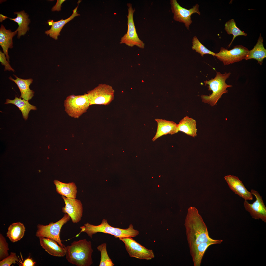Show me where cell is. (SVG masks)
Instances as JSON below:
<instances>
[{
	"mask_svg": "<svg viewBox=\"0 0 266 266\" xmlns=\"http://www.w3.org/2000/svg\"><path fill=\"white\" fill-rule=\"evenodd\" d=\"M25 231L24 224L18 222L12 223L8 227L7 237L14 243L20 240L23 236Z\"/></svg>",
	"mask_w": 266,
	"mask_h": 266,
	"instance_id": "obj_25",
	"label": "cell"
},
{
	"mask_svg": "<svg viewBox=\"0 0 266 266\" xmlns=\"http://www.w3.org/2000/svg\"><path fill=\"white\" fill-rule=\"evenodd\" d=\"M81 231L77 235L82 232L86 233L92 238L93 235L98 232L109 234L113 235L116 238L133 237H136L139 233V232L134 229L133 225L130 224L126 229L113 227L109 225L107 220L103 219L101 223L98 225H94L87 222L81 226Z\"/></svg>",
	"mask_w": 266,
	"mask_h": 266,
	"instance_id": "obj_3",
	"label": "cell"
},
{
	"mask_svg": "<svg viewBox=\"0 0 266 266\" xmlns=\"http://www.w3.org/2000/svg\"><path fill=\"white\" fill-rule=\"evenodd\" d=\"M14 75L16 78V79H13L11 76L9 77V79L14 82L17 86L21 93L20 98L28 101L31 99L34 96V93L29 87L30 85L33 82V79L31 78L23 79L18 77L15 75Z\"/></svg>",
	"mask_w": 266,
	"mask_h": 266,
	"instance_id": "obj_19",
	"label": "cell"
},
{
	"mask_svg": "<svg viewBox=\"0 0 266 266\" xmlns=\"http://www.w3.org/2000/svg\"><path fill=\"white\" fill-rule=\"evenodd\" d=\"M231 73L225 72L221 74L217 72L215 77L209 80L204 81L205 85H208V90L212 91V94L209 96L202 95L201 96L202 102L207 103L212 106L216 104L217 101L222 94L228 93L226 90L228 87H231L232 85L226 83V80L228 78Z\"/></svg>",
	"mask_w": 266,
	"mask_h": 266,
	"instance_id": "obj_4",
	"label": "cell"
},
{
	"mask_svg": "<svg viewBox=\"0 0 266 266\" xmlns=\"http://www.w3.org/2000/svg\"><path fill=\"white\" fill-rule=\"evenodd\" d=\"M157 127L156 134L152 139L154 141L160 137L168 134L172 135L177 133V124L173 121L156 118Z\"/></svg>",
	"mask_w": 266,
	"mask_h": 266,
	"instance_id": "obj_16",
	"label": "cell"
},
{
	"mask_svg": "<svg viewBox=\"0 0 266 266\" xmlns=\"http://www.w3.org/2000/svg\"><path fill=\"white\" fill-rule=\"evenodd\" d=\"M7 17L3 15L0 14V22H2L3 20L7 18Z\"/></svg>",
	"mask_w": 266,
	"mask_h": 266,
	"instance_id": "obj_35",
	"label": "cell"
},
{
	"mask_svg": "<svg viewBox=\"0 0 266 266\" xmlns=\"http://www.w3.org/2000/svg\"><path fill=\"white\" fill-rule=\"evenodd\" d=\"M119 239L125 244L126 250L131 257L147 260L154 258V254L152 250L146 248L132 237Z\"/></svg>",
	"mask_w": 266,
	"mask_h": 266,
	"instance_id": "obj_10",
	"label": "cell"
},
{
	"mask_svg": "<svg viewBox=\"0 0 266 266\" xmlns=\"http://www.w3.org/2000/svg\"><path fill=\"white\" fill-rule=\"evenodd\" d=\"M8 245L5 238L0 234V260H1L9 255Z\"/></svg>",
	"mask_w": 266,
	"mask_h": 266,
	"instance_id": "obj_30",
	"label": "cell"
},
{
	"mask_svg": "<svg viewBox=\"0 0 266 266\" xmlns=\"http://www.w3.org/2000/svg\"><path fill=\"white\" fill-rule=\"evenodd\" d=\"M14 14L17 15L16 18H9L18 24V26L16 30L18 33L17 37L19 38L21 36L25 34L29 30V28L28 26L30 20L28 18V15L24 11L16 12H14Z\"/></svg>",
	"mask_w": 266,
	"mask_h": 266,
	"instance_id": "obj_23",
	"label": "cell"
},
{
	"mask_svg": "<svg viewBox=\"0 0 266 266\" xmlns=\"http://www.w3.org/2000/svg\"><path fill=\"white\" fill-rule=\"evenodd\" d=\"M216 244L212 242L202 243L190 250L194 266H200L204 255L207 248L211 245Z\"/></svg>",
	"mask_w": 266,
	"mask_h": 266,
	"instance_id": "obj_24",
	"label": "cell"
},
{
	"mask_svg": "<svg viewBox=\"0 0 266 266\" xmlns=\"http://www.w3.org/2000/svg\"><path fill=\"white\" fill-rule=\"evenodd\" d=\"M17 33L16 30L12 32L10 30H6L2 24L0 28V45L7 60L9 62V57L8 54L9 48H13V38Z\"/></svg>",
	"mask_w": 266,
	"mask_h": 266,
	"instance_id": "obj_18",
	"label": "cell"
},
{
	"mask_svg": "<svg viewBox=\"0 0 266 266\" xmlns=\"http://www.w3.org/2000/svg\"><path fill=\"white\" fill-rule=\"evenodd\" d=\"M170 4L174 20L184 23L188 29H189V26L192 22L191 17V15L195 13L199 15L200 14L199 9V5L197 4L189 9L181 6L176 0H171Z\"/></svg>",
	"mask_w": 266,
	"mask_h": 266,
	"instance_id": "obj_11",
	"label": "cell"
},
{
	"mask_svg": "<svg viewBox=\"0 0 266 266\" xmlns=\"http://www.w3.org/2000/svg\"><path fill=\"white\" fill-rule=\"evenodd\" d=\"M36 264L35 262H34L30 257L26 259L22 264L23 266H34Z\"/></svg>",
	"mask_w": 266,
	"mask_h": 266,
	"instance_id": "obj_34",
	"label": "cell"
},
{
	"mask_svg": "<svg viewBox=\"0 0 266 266\" xmlns=\"http://www.w3.org/2000/svg\"><path fill=\"white\" fill-rule=\"evenodd\" d=\"M192 43V49L195 50L196 52L200 54L203 57L204 55L206 54L215 56L216 53L205 47L200 43L196 36L193 37Z\"/></svg>",
	"mask_w": 266,
	"mask_h": 266,
	"instance_id": "obj_29",
	"label": "cell"
},
{
	"mask_svg": "<svg viewBox=\"0 0 266 266\" xmlns=\"http://www.w3.org/2000/svg\"><path fill=\"white\" fill-rule=\"evenodd\" d=\"M19 261L15 253L11 252L8 257L0 262V266H10L13 264H15L16 261Z\"/></svg>",
	"mask_w": 266,
	"mask_h": 266,
	"instance_id": "obj_31",
	"label": "cell"
},
{
	"mask_svg": "<svg viewBox=\"0 0 266 266\" xmlns=\"http://www.w3.org/2000/svg\"><path fill=\"white\" fill-rule=\"evenodd\" d=\"M0 62L2 65L4 66V71H11L14 72V70L13 68L7 61L6 56L3 52L0 51Z\"/></svg>",
	"mask_w": 266,
	"mask_h": 266,
	"instance_id": "obj_32",
	"label": "cell"
},
{
	"mask_svg": "<svg viewBox=\"0 0 266 266\" xmlns=\"http://www.w3.org/2000/svg\"><path fill=\"white\" fill-rule=\"evenodd\" d=\"M106 246V243H104L99 245L97 247V249L100 252L101 254L99 266H113L115 265L108 256Z\"/></svg>",
	"mask_w": 266,
	"mask_h": 266,
	"instance_id": "obj_28",
	"label": "cell"
},
{
	"mask_svg": "<svg viewBox=\"0 0 266 266\" xmlns=\"http://www.w3.org/2000/svg\"><path fill=\"white\" fill-rule=\"evenodd\" d=\"M249 51L247 48L241 45H236L229 50L222 47L219 52L216 53L215 56L224 65H227L245 59Z\"/></svg>",
	"mask_w": 266,
	"mask_h": 266,
	"instance_id": "obj_9",
	"label": "cell"
},
{
	"mask_svg": "<svg viewBox=\"0 0 266 266\" xmlns=\"http://www.w3.org/2000/svg\"><path fill=\"white\" fill-rule=\"evenodd\" d=\"M78 6L73 10V13L71 16L66 19L64 20L62 19L56 22L53 20H48V23L49 25L51 26V27L49 30L45 31V33L55 40H57L58 36L60 35V32L64 25L75 17L80 15L77 12Z\"/></svg>",
	"mask_w": 266,
	"mask_h": 266,
	"instance_id": "obj_17",
	"label": "cell"
},
{
	"mask_svg": "<svg viewBox=\"0 0 266 266\" xmlns=\"http://www.w3.org/2000/svg\"><path fill=\"white\" fill-rule=\"evenodd\" d=\"M66 0H57L55 5L52 8L51 10L52 11H59L61 10V4Z\"/></svg>",
	"mask_w": 266,
	"mask_h": 266,
	"instance_id": "obj_33",
	"label": "cell"
},
{
	"mask_svg": "<svg viewBox=\"0 0 266 266\" xmlns=\"http://www.w3.org/2000/svg\"><path fill=\"white\" fill-rule=\"evenodd\" d=\"M53 182L58 193L67 198H76L77 187L74 183H66L57 180H54Z\"/></svg>",
	"mask_w": 266,
	"mask_h": 266,
	"instance_id": "obj_21",
	"label": "cell"
},
{
	"mask_svg": "<svg viewBox=\"0 0 266 266\" xmlns=\"http://www.w3.org/2000/svg\"><path fill=\"white\" fill-rule=\"evenodd\" d=\"M90 105L94 104L108 105L114 99V90L111 86L101 84L88 91Z\"/></svg>",
	"mask_w": 266,
	"mask_h": 266,
	"instance_id": "obj_7",
	"label": "cell"
},
{
	"mask_svg": "<svg viewBox=\"0 0 266 266\" xmlns=\"http://www.w3.org/2000/svg\"><path fill=\"white\" fill-rule=\"evenodd\" d=\"M5 104H12L17 106L21 111L23 117L25 120H27L29 112L31 110H36V107L30 104L28 101L24 99H21L16 97L13 100L7 99Z\"/></svg>",
	"mask_w": 266,
	"mask_h": 266,
	"instance_id": "obj_26",
	"label": "cell"
},
{
	"mask_svg": "<svg viewBox=\"0 0 266 266\" xmlns=\"http://www.w3.org/2000/svg\"><path fill=\"white\" fill-rule=\"evenodd\" d=\"M230 189L245 200H253L252 194L246 188L242 182L236 176L229 175L224 177Z\"/></svg>",
	"mask_w": 266,
	"mask_h": 266,
	"instance_id": "obj_14",
	"label": "cell"
},
{
	"mask_svg": "<svg viewBox=\"0 0 266 266\" xmlns=\"http://www.w3.org/2000/svg\"><path fill=\"white\" fill-rule=\"evenodd\" d=\"M224 29L228 34H232L233 37L228 47H229L235 38L239 35L246 36L247 34L240 30L236 25L234 19H231L227 21L225 25Z\"/></svg>",
	"mask_w": 266,
	"mask_h": 266,
	"instance_id": "obj_27",
	"label": "cell"
},
{
	"mask_svg": "<svg viewBox=\"0 0 266 266\" xmlns=\"http://www.w3.org/2000/svg\"><path fill=\"white\" fill-rule=\"evenodd\" d=\"M184 226L189 250L201 243L212 242L220 244L221 240H215L209 236L207 227L197 209L191 207L188 209Z\"/></svg>",
	"mask_w": 266,
	"mask_h": 266,
	"instance_id": "obj_1",
	"label": "cell"
},
{
	"mask_svg": "<svg viewBox=\"0 0 266 266\" xmlns=\"http://www.w3.org/2000/svg\"><path fill=\"white\" fill-rule=\"evenodd\" d=\"M66 248V258L70 263L77 266H90L93 264L91 241L85 239L74 241Z\"/></svg>",
	"mask_w": 266,
	"mask_h": 266,
	"instance_id": "obj_2",
	"label": "cell"
},
{
	"mask_svg": "<svg viewBox=\"0 0 266 266\" xmlns=\"http://www.w3.org/2000/svg\"><path fill=\"white\" fill-rule=\"evenodd\" d=\"M65 205L62 208V211L67 214L74 223H78L83 216V207L81 201L76 198H67L62 196Z\"/></svg>",
	"mask_w": 266,
	"mask_h": 266,
	"instance_id": "obj_13",
	"label": "cell"
},
{
	"mask_svg": "<svg viewBox=\"0 0 266 266\" xmlns=\"http://www.w3.org/2000/svg\"><path fill=\"white\" fill-rule=\"evenodd\" d=\"M40 244L48 253L51 255L63 257L66 255V247L60 246L55 240L43 237H39Z\"/></svg>",
	"mask_w": 266,
	"mask_h": 266,
	"instance_id": "obj_15",
	"label": "cell"
},
{
	"mask_svg": "<svg viewBox=\"0 0 266 266\" xmlns=\"http://www.w3.org/2000/svg\"><path fill=\"white\" fill-rule=\"evenodd\" d=\"M70 219L67 214H65L61 219L55 223H50L47 225L39 224L37 226L35 236L39 238L43 237L52 239L56 241L60 246L65 247L60 238V232L63 226Z\"/></svg>",
	"mask_w": 266,
	"mask_h": 266,
	"instance_id": "obj_6",
	"label": "cell"
},
{
	"mask_svg": "<svg viewBox=\"0 0 266 266\" xmlns=\"http://www.w3.org/2000/svg\"><path fill=\"white\" fill-rule=\"evenodd\" d=\"M127 5L128 12L127 16V33L121 38L120 43H124L131 47L136 45L139 48H143L144 44L138 36L134 22L133 16L135 9H133L132 5L131 3H128Z\"/></svg>",
	"mask_w": 266,
	"mask_h": 266,
	"instance_id": "obj_8",
	"label": "cell"
},
{
	"mask_svg": "<svg viewBox=\"0 0 266 266\" xmlns=\"http://www.w3.org/2000/svg\"><path fill=\"white\" fill-rule=\"evenodd\" d=\"M196 123L195 120L186 116L181 120L177 124L178 131L195 137L197 135Z\"/></svg>",
	"mask_w": 266,
	"mask_h": 266,
	"instance_id": "obj_22",
	"label": "cell"
},
{
	"mask_svg": "<svg viewBox=\"0 0 266 266\" xmlns=\"http://www.w3.org/2000/svg\"><path fill=\"white\" fill-rule=\"evenodd\" d=\"M263 41L260 33L256 44L252 50L249 51L245 59H254L262 65L263 59L266 57V50L264 46Z\"/></svg>",
	"mask_w": 266,
	"mask_h": 266,
	"instance_id": "obj_20",
	"label": "cell"
},
{
	"mask_svg": "<svg viewBox=\"0 0 266 266\" xmlns=\"http://www.w3.org/2000/svg\"><path fill=\"white\" fill-rule=\"evenodd\" d=\"M251 194L256 197V200L252 204L245 200L244 206L246 210L250 214L252 218L255 219H261L265 222H266V208L262 197L258 192L253 189L251 190Z\"/></svg>",
	"mask_w": 266,
	"mask_h": 266,
	"instance_id": "obj_12",
	"label": "cell"
},
{
	"mask_svg": "<svg viewBox=\"0 0 266 266\" xmlns=\"http://www.w3.org/2000/svg\"><path fill=\"white\" fill-rule=\"evenodd\" d=\"M65 111L72 117L78 118L86 112L90 106L87 94L83 95H71L68 96L64 102Z\"/></svg>",
	"mask_w": 266,
	"mask_h": 266,
	"instance_id": "obj_5",
	"label": "cell"
}]
</instances>
